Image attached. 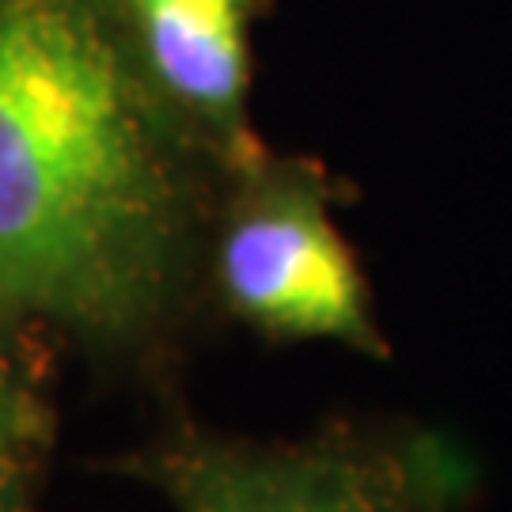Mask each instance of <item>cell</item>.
<instances>
[{
    "instance_id": "6",
    "label": "cell",
    "mask_w": 512,
    "mask_h": 512,
    "mask_svg": "<svg viewBox=\"0 0 512 512\" xmlns=\"http://www.w3.org/2000/svg\"><path fill=\"white\" fill-rule=\"evenodd\" d=\"M46 456L0 444V512H38Z\"/></svg>"
},
{
    "instance_id": "4",
    "label": "cell",
    "mask_w": 512,
    "mask_h": 512,
    "mask_svg": "<svg viewBox=\"0 0 512 512\" xmlns=\"http://www.w3.org/2000/svg\"><path fill=\"white\" fill-rule=\"evenodd\" d=\"M152 88L228 171L266 152L255 129V23L270 0H110Z\"/></svg>"
},
{
    "instance_id": "3",
    "label": "cell",
    "mask_w": 512,
    "mask_h": 512,
    "mask_svg": "<svg viewBox=\"0 0 512 512\" xmlns=\"http://www.w3.org/2000/svg\"><path fill=\"white\" fill-rule=\"evenodd\" d=\"M342 183L315 156L274 152L228 171L209 232V300L270 346L330 342L395 357L365 262L334 217Z\"/></svg>"
},
{
    "instance_id": "2",
    "label": "cell",
    "mask_w": 512,
    "mask_h": 512,
    "mask_svg": "<svg viewBox=\"0 0 512 512\" xmlns=\"http://www.w3.org/2000/svg\"><path fill=\"white\" fill-rule=\"evenodd\" d=\"M107 467L171 512H463L478 490L471 456L410 414H334L300 437H247L171 406Z\"/></svg>"
},
{
    "instance_id": "5",
    "label": "cell",
    "mask_w": 512,
    "mask_h": 512,
    "mask_svg": "<svg viewBox=\"0 0 512 512\" xmlns=\"http://www.w3.org/2000/svg\"><path fill=\"white\" fill-rule=\"evenodd\" d=\"M54 361L57 349L46 338L0 323V444L50 456L57 440Z\"/></svg>"
},
{
    "instance_id": "1",
    "label": "cell",
    "mask_w": 512,
    "mask_h": 512,
    "mask_svg": "<svg viewBox=\"0 0 512 512\" xmlns=\"http://www.w3.org/2000/svg\"><path fill=\"white\" fill-rule=\"evenodd\" d=\"M228 167L145 76L110 0H0V323L171 391L217 327Z\"/></svg>"
}]
</instances>
